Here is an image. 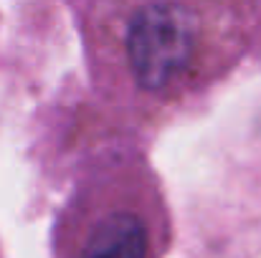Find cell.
Returning <instances> with one entry per match:
<instances>
[{
  "label": "cell",
  "instance_id": "6da1fadb",
  "mask_svg": "<svg viewBox=\"0 0 261 258\" xmlns=\"http://www.w3.org/2000/svg\"><path fill=\"white\" fill-rule=\"evenodd\" d=\"M200 28L195 10L180 0H150L135 10L124 31L129 74L145 91L182 84L195 66Z\"/></svg>",
  "mask_w": 261,
  "mask_h": 258
},
{
  "label": "cell",
  "instance_id": "7a4b0ae2",
  "mask_svg": "<svg viewBox=\"0 0 261 258\" xmlns=\"http://www.w3.org/2000/svg\"><path fill=\"white\" fill-rule=\"evenodd\" d=\"M69 258H152V231L129 205H107L91 213Z\"/></svg>",
  "mask_w": 261,
  "mask_h": 258
}]
</instances>
